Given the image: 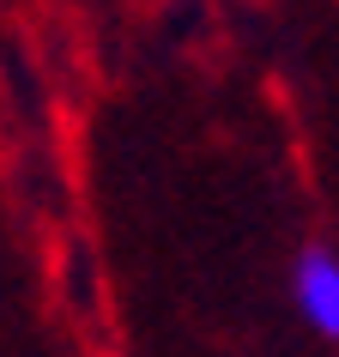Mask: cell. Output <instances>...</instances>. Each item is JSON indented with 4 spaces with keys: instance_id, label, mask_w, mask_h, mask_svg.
Listing matches in <instances>:
<instances>
[{
    "instance_id": "1",
    "label": "cell",
    "mask_w": 339,
    "mask_h": 357,
    "mask_svg": "<svg viewBox=\"0 0 339 357\" xmlns=\"http://www.w3.org/2000/svg\"><path fill=\"white\" fill-rule=\"evenodd\" d=\"M291 303L321 339H339V255L333 248H303L291 266Z\"/></svg>"
}]
</instances>
